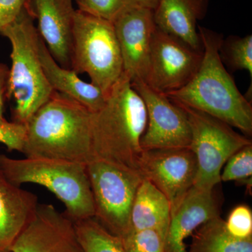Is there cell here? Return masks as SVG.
I'll use <instances>...</instances> for the list:
<instances>
[{
    "label": "cell",
    "mask_w": 252,
    "mask_h": 252,
    "mask_svg": "<svg viewBox=\"0 0 252 252\" xmlns=\"http://www.w3.org/2000/svg\"><path fill=\"white\" fill-rule=\"evenodd\" d=\"M203 56L198 71L180 90L165 94L177 103L206 113L241 131L252 134L251 101L240 93L220 58V33L198 26Z\"/></svg>",
    "instance_id": "1"
},
{
    "label": "cell",
    "mask_w": 252,
    "mask_h": 252,
    "mask_svg": "<svg viewBox=\"0 0 252 252\" xmlns=\"http://www.w3.org/2000/svg\"><path fill=\"white\" fill-rule=\"evenodd\" d=\"M147 124L145 104L123 74L102 108L92 113L93 160H104L141 174L144 152L141 140Z\"/></svg>",
    "instance_id": "2"
},
{
    "label": "cell",
    "mask_w": 252,
    "mask_h": 252,
    "mask_svg": "<svg viewBox=\"0 0 252 252\" xmlns=\"http://www.w3.org/2000/svg\"><path fill=\"white\" fill-rule=\"evenodd\" d=\"M92 113L55 91L26 124L22 154L28 158L87 164L93 160Z\"/></svg>",
    "instance_id": "3"
},
{
    "label": "cell",
    "mask_w": 252,
    "mask_h": 252,
    "mask_svg": "<svg viewBox=\"0 0 252 252\" xmlns=\"http://www.w3.org/2000/svg\"><path fill=\"white\" fill-rule=\"evenodd\" d=\"M0 34L11 45L7 99L14 98L13 122L26 125L55 91L48 82L39 58V36L26 6Z\"/></svg>",
    "instance_id": "4"
},
{
    "label": "cell",
    "mask_w": 252,
    "mask_h": 252,
    "mask_svg": "<svg viewBox=\"0 0 252 252\" xmlns=\"http://www.w3.org/2000/svg\"><path fill=\"white\" fill-rule=\"evenodd\" d=\"M0 168L18 187L31 183L45 187L64 204V213L73 221L94 217L86 164L58 159H16L0 154Z\"/></svg>",
    "instance_id": "5"
},
{
    "label": "cell",
    "mask_w": 252,
    "mask_h": 252,
    "mask_svg": "<svg viewBox=\"0 0 252 252\" xmlns=\"http://www.w3.org/2000/svg\"><path fill=\"white\" fill-rule=\"evenodd\" d=\"M71 69L77 74L86 73L91 83L108 96L124 74L113 23L76 9Z\"/></svg>",
    "instance_id": "6"
},
{
    "label": "cell",
    "mask_w": 252,
    "mask_h": 252,
    "mask_svg": "<svg viewBox=\"0 0 252 252\" xmlns=\"http://www.w3.org/2000/svg\"><path fill=\"white\" fill-rule=\"evenodd\" d=\"M177 104L185 110L191 130L190 149L198 162L193 187L200 190H214L221 182V170L227 160L240 149L252 144V140L217 118Z\"/></svg>",
    "instance_id": "7"
},
{
    "label": "cell",
    "mask_w": 252,
    "mask_h": 252,
    "mask_svg": "<svg viewBox=\"0 0 252 252\" xmlns=\"http://www.w3.org/2000/svg\"><path fill=\"white\" fill-rule=\"evenodd\" d=\"M94 198V216L112 234L122 238L130 230V213L143 177L102 160L86 164Z\"/></svg>",
    "instance_id": "8"
},
{
    "label": "cell",
    "mask_w": 252,
    "mask_h": 252,
    "mask_svg": "<svg viewBox=\"0 0 252 252\" xmlns=\"http://www.w3.org/2000/svg\"><path fill=\"white\" fill-rule=\"evenodd\" d=\"M203 56V51L193 49L157 27L152 38L148 74L144 84L165 94L180 90L193 79Z\"/></svg>",
    "instance_id": "9"
},
{
    "label": "cell",
    "mask_w": 252,
    "mask_h": 252,
    "mask_svg": "<svg viewBox=\"0 0 252 252\" xmlns=\"http://www.w3.org/2000/svg\"><path fill=\"white\" fill-rule=\"evenodd\" d=\"M131 84L147 109V127L141 140L142 149L190 148L191 130L185 110L143 82Z\"/></svg>",
    "instance_id": "10"
},
{
    "label": "cell",
    "mask_w": 252,
    "mask_h": 252,
    "mask_svg": "<svg viewBox=\"0 0 252 252\" xmlns=\"http://www.w3.org/2000/svg\"><path fill=\"white\" fill-rule=\"evenodd\" d=\"M140 171L165 195L172 215L193 187L198 162L190 148L152 149L142 153Z\"/></svg>",
    "instance_id": "11"
},
{
    "label": "cell",
    "mask_w": 252,
    "mask_h": 252,
    "mask_svg": "<svg viewBox=\"0 0 252 252\" xmlns=\"http://www.w3.org/2000/svg\"><path fill=\"white\" fill-rule=\"evenodd\" d=\"M122 54L124 74L131 82L146 83L152 38L154 11L129 6L113 23Z\"/></svg>",
    "instance_id": "12"
},
{
    "label": "cell",
    "mask_w": 252,
    "mask_h": 252,
    "mask_svg": "<svg viewBox=\"0 0 252 252\" xmlns=\"http://www.w3.org/2000/svg\"><path fill=\"white\" fill-rule=\"evenodd\" d=\"M11 252H82L74 222L54 205L39 204Z\"/></svg>",
    "instance_id": "13"
},
{
    "label": "cell",
    "mask_w": 252,
    "mask_h": 252,
    "mask_svg": "<svg viewBox=\"0 0 252 252\" xmlns=\"http://www.w3.org/2000/svg\"><path fill=\"white\" fill-rule=\"evenodd\" d=\"M74 0H27L26 6L50 54L61 67L71 69L73 28L76 9Z\"/></svg>",
    "instance_id": "14"
},
{
    "label": "cell",
    "mask_w": 252,
    "mask_h": 252,
    "mask_svg": "<svg viewBox=\"0 0 252 252\" xmlns=\"http://www.w3.org/2000/svg\"><path fill=\"white\" fill-rule=\"evenodd\" d=\"M220 216L214 190L192 187L170 217L164 252H187L186 240L207 220Z\"/></svg>",
    "instance_id": "15"
},
{
    "label": "cell",
    "mask_w": 252,
    "mask_h": 252,
    "mask_svg": "<svg viewBox=\"0 0 252 252\" xmlns=\"http://www.w3.org/2000/svg\"><path fill=\"white\" fill-rule=\"evenodd\" d=\"M210 0H160L154 11L156 26L196 51H203L198 22L208 11Z\"/></svg>",
    "instance_id": "16"
},
{
    "label": "cell",
    "mask_w": 252,
    "mask_h": 252,
    "mask_svg": "<svg viewBox=\"0 0 252 252\" xmlns=\"http://www.w3.org/2000/svg\"><path fill=\"white\" fill-rule=\"evenodd\" d=\"M36 195L14 185L0 168V252L10 249L37 209Z\"/></svg>",
    "instance_id": "17"
},
{
    "label": "cell",
    "mask_w": 252,
    "mask_h": 252,
    "mask_svg": "<svg viewBox=\"0 0 252 252\" xmlns=\"http://www.w3.org/2000/svg\"><path fill=\"white\" fill-rule=\"evenodd\" d=\"M39 53L44 74L53 90L77 101L91 112L102 108L107 96L92 83L81 80L72 69L61 67L50 54L41 36Z\"/></svg>",
    "instance_id": "18"
},
{
    "label": "cell",
    "mask_w": 252,
    "mask_h": 252,
    "mask_svg": "<svg viewBox=\"0 0 252 252\" xmlns=\"http://www.w3.org/2000/svg\"><path fill=\"white\" fill-rule=\"evenodd\" d=\"M170 217L171 209L165 195L150 181L143 179L132 204L130 230H157L165 238Z\"/></svg>",
    "instance_id": "19"
},
{
    "label": "cell",
    "mask_w": 252,
    "mask_h": 252,
    "mask_svg": "<svg viewBox=\"0 0 252 252\" xmlns=\"http://www.w3.org/2000/svg\"><path fill=\"white\" fill-rule=\"evenodd\" d=\"M191 236L187 252H252V238L240 240L232 236L220 216L203 223Z\"/></svg>",
    "instance_id": "20"
},
{
    "label": "cell",
    "mask_w": 252,
    "mask_h": 252,
    "mask_svg": "<svg viewBox=\"0 0 252 252\" xmlns=\"http://www.w3.org/2000/svg\"><path fill=\"white\" fill-rule=\"evenodd\" d=\"M74 222L82 252H126L122 239L94 217Z\"/></svg>",
    "instance_id": "21"
},
{
    "label": "cell",
    "mask_w": 252,
    "mask_h": 252,
    "mask_svg": "<svg viewBox=\"0 0 252 252\" xmlns=\"http://www.w3.org/2000/svg\"><path fill=\"white\" fill-rule=\"evenodd\" d=\"M223 64L231 70H247L252 78V35L230 36L223 39L220 49Z\"/></svg>",
    "instance_id": "22"
},
{
    "label": "cell",
    "mask_w": 252,
    "mask_h": 252,
    "mask_svg": "<svg viewBox=\"0 0 252 252\" xmlns=\"http://www.w3.org/2000/svg\"><path fill=\"white\" fill-rule=\"evenodd\" d=\"M120 238L126 252H164L165 238L157 230H130Z\"/></svg>",
    "instance_id": "23"
},
{
    "label": "cell",
    "mask_w": 252,
    "mask_h": 252,
    "mask_svg": "<svg viewBox=\"0 0 252 252\" xmlns=\"http://www.w3.org/2000/svg\"><path fill=\"white\" fill-rule=\"evenodd\" d=\"M78 11L114 23L131 6L128 0H74Z\"/></svg>",
    "instance_id": "24"
},
{
    "label": "cell",
    "mask_w": 252,
    "mask_h": 252,
    "mask_svg": "<svg viewBox=\"0 0 252 252\" xmlns=\"http://www.w3.org/2000/svg\"><path fill=\"white\" fill-rule=\"evenodd\" d=\"M220 174L221 182H242L252 176V144L233 154Z\"/></svg>",
    "instance_id": "25"
},
{
    "label": "cell",
    "mask_w": 252,
    "mask_h": 252,
    "mask_svg": "<svg viewBox=\"0 0 252 252\" xmlns=\"http://www.w3.org/2000/svg\"><path fill=\"white\" fill-rule=\"evenodd\" d=\"M225 223L228 233L234 238L240 240L252 238V212L247 205L235 207Z\"/></svg>",
    "instance_id": "26"
},
{
    "label": "cell",
    "mask_w": 252,
    "mask_h": 252,
    "mask_svg": "<svg viewBox=\"0 0 252 252\" xmlns=\"http://www.w3.org/2000/svg\"><path fill=\"white\" fill-rule=\"evenodd\" d=\"M26 127L22 124L7 122L0 124V143L6 146L9 152L22 153Z\"/></svg>",
    "instance_id": "27"
},
{
    "label": "cell",
    "mask_w": 252,
    "mask_h": 252,
    "mask_svg": "<svg viewBox=\"0 0 252 252\" xmlns=\"http://www.w3.org/2000/svg\"><path fill=\"white\" fill-rule=\"evenodd\" d=\"M27 0H0V33L18 17Z\"/></svg>",
    "instance_id": "28"
},
{
    "label": "cell",
    "mask_w": 252,
    "mask_h": 252,
    "mask_svg": "<svg viewBox=\"0 0 252 252\" xmlns=\"http://www.w3.org/2000/svg\"><path fill=\"white\" fill-rule=\"evenodd\" d=\"M9 69L6 64L0 63V124L7 122L4 118L5 101L7 99Z\"/></svg>",
    "instance_id": "29"
},
{
    "label": "cell",
    "mask_w": 252,
    "mask_h": 252,
    "mask_svg": "<svg viewBox=\"0 0 252 252\" xmlns=\"http://www.w3.org/2000/svg\"><path fill=\"white\" fill-rule=\"evenodd\" d=\"M159 1L160 0H128L130 6L146 8L153 11L157 8Z\"/></svg>",
    "instance_id": "30"
}]
</instances>
